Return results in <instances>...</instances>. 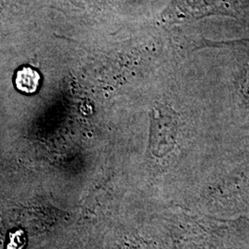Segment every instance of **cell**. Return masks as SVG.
Here are the masks:
<instances>
[{
	"label": "cell",
	"mask_w": 249,
	"mask_h": 249,
	"mask_svg": "<svg viewBox=\"0 0 249 249\" xmlns=\"http://www.w3.org/2000/svg\"><path fill=\"white\" fill-rule=\"evenodd\" d=\"M178 115L165 105H156L150 112V138L148 150L152 156L161 158L173 150L178 135Z\"/></svg>",
	"instance_id": "obj_1"
},
{
	"label": "cell",
	"mask_w": 249,
	"mask_h": 249,
	"mask_svg": "<svg viewBox=\"0 0 249 249\" xmlns=\"http://www.w3.org/2000/svg\"><path fill=\"white\" fill-rule=\"evenodd\" d=\"M40 80L41 77L37 71L31 67H23L16 74L15 85L19 91L32 94L39 88Z\"/></svg>",
	"instance_id": "obj_2"
}]
</instances>
